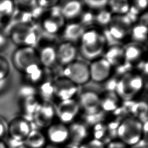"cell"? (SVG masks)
<instances>
[{"label":"cell","instance_id":"cell-35","mask_svg":"<svg viewBox=\"0 0 148 148\" xmlns=\"http://www.w3.org/2000/svg\"><path fill=\"white\" fill-rule=\"evenodd\" d=\"M94 131L95 139L99 140V139L102 138L105 135L106 132V127L102 124H97L95 126Z\"/></svg>","mask_w":148,"mask_h":148},{"label":"cell","instance_id":"cell-1","mask_svg":"<svg viewBox=\"0 0 148 148\" xmlns=\"http://www.w3.org/2000/svg\"><path fill=\"white\" fill-rule=\"evenodd\" d=\"M80 39V53L86 59L94 61L102 53L105 39L97 31L90 29L84 31Z\"/></svg>","mask_w":148,"mask_h":148},{"label":"cell","instance_id":"cell-19","mask_svg":"<svg viewBox=\"0 0 148 148\" xmlns=\"http://www.w3.org/2000/svg\"><path fill=\"white\" fill-rule=\"evenodd\" d=\"M84 32V27L81 24L71 23L68 24L63 31V37L66 40L73 44V42L80 39Z\"/></svg>","mask_w":148,"mask_h":148},{"label":"cell","instance_id":"cell-21","mask_svg":"<svg viewBox=\"0 0 148 148\" xmlns=\"http://www.w3.org/2000/svg\"><path fill=\"white\" fill-rule=\"evenodd\" d=\"M143 53L142 46L137 43L130 45L124 49V60L128 62H134L139 60Z\"/></svg>","mask_w":148,"mask_h":148},{"label":"cell","instance_id":"cell-43","mask_svg":"<svg viewBox=\"0 0 148 148\" xmlns=\"http://www.w3.org/2000/svg\"><path fill=\"white\" fill-rule=\"evenodd\" d=\"M0 148H8V146L5 143L1 140H0Z\"/></svg>","mask_w":148,"mask_h":148},{"label":"cell","instance_id":"cell-22","mask_svg":"<svg viewBox=\"0 0 148 148\" xmlns=\"http://www.w3.org/2000/svg\"><path fill=\"white\" fill-rule=\"evenodd\" d=\"M69 138L75 142H81L86 138L88 135V130L86 127L81 123L72 124L68 127Z\"/></svg>","mask_w":148,"mask_h":148},{"label":"cell","instance_id":"cell-28","mask_svg":"<svg viewBox=\"0 0 148 148\" xmlns=\"http://www.w3.org/2000/svg\"><path fill=\"white\" fill-rule=\"evenodd\" d=\"M112 10L120 15L127 13L130 10V5L125 1H113L109 2Z\"/></svg>","mask_w":148,"mask_h":148},{"label":"cell","instance_id":"cell-24","mask_svg":"<svg viewBox=\"0 0 148 148\" xmlns=\"http://www.w3.org/2000/svg\"><path fill=\"white\" fill-rule=\"evenodd\" d=\"M40 103L41 102H39L36 95L24 98L23 102V109L25 114L30 116L32 120L33 116L39 106Z\"/></svg>","mask_w":148,"mask_h":148},{"label":"cell","instance_id":"cell-44","mask_svg":"<svg viewBox=\"0 0 148 148\" xmlns=\"http://www.w3.org/2000/svg\"><path fill=\"white\" fill-rule=\"evenodd\" d=\"M144 71L145 73H148V61L144 65Z\"/></svg>","mask_w":148,"mask_h":148},{"label":"cell","instance_id":"cell-9","mask_svg":"<svg viewBox=\"0 0 148 148\" xmlns=\"http://www.w3.org/2000/svg\"><path fill=\"white\" fill-rule=\"evenodd\" d=\"M79 103L72 99L62 101L56 108V115L61 123L67 124L71 122L79 110Z\"/></svg>","mask_w":148,"mask_h":148},{"label":"cell","instance_id":"cell-32","mask_svg":"<svg viewBox=\"0 0 148 148\" xmlns=\"http://www.w3.org/2000/svg\"><path fill=\"white\" fill-rule=\"evenodd\" d=\"M86 5L92 9L101 10L103 9L109 2L107 1H86Z\"/></svg>","mask_w":148,"mask_h":148},{"label":"cell","instance_id":"cell-3","mask_svg":"<svg viewBox=\"0 0 148 148\" xmlns=\"http://www.w3.org/2000/svg\"><path fill=\"white\" fill-rule=\"evenodd\" d=\"M9 35L18 47H33L38 40V33L30 24H16L12 28Z\"/></svg>","mask_w":148,"mask_h":148},{"label":"cell","instance_id":"cell-29","mask_svg":"<svg viewBox=\"0 0 148 148\" xmlns=\"http://www.w3.org/2000/svg\"><path fill=\"white\" fill-rule=\"evenodd\" d=\"M14 2L12 1H0V18L12 15L15 9Z\"/></svg>","mask_w":148,"mask_h":148},{"label":"cell","instance_id":"cell-34","mask_svg":"<svg viewBox=\"0 0 148 148\" xmlns=\"http://www.w3.org/2000/svg\"><path fill=\"white\" fill-rule=\"evenodd\" d=\"M58 2V1H36V6L41 9L52 8Z\"/></svg>","mask_w":148,"mask_h":148},{"label":"cell","instance_id":"cell-45","mask_svg":"<svg viewBox=\"0 0 148 148\" xmlns=\"http://www.w3.org/2000/svg\"><path fill=\"white\" fill-rule=\"evenodd\" d=\"M16 148H28V147H27L25 145H24L23 143L22 145H20L18 146H17Z\"/></svg>","mask_w":148,"mask_h":148},{"label":"cell","instance_id":"cell-33","mask_svg":"<svg viewBox=\"0 0 148 148\" xmlns=\"http://www.w3.org/2000/svg\"><path fill=\"white\" fill-rule=\"evenodd\" d=\"M79 148H106L100 140L94 139L81 145Z\"/></svg>","mask_w":148,"mask_h":148},{"label":"cell","instance_id":"cell-23","mask_svg":"<svg viewBox=\"0 0 148 148\" xmlns=\"http://www.w3.org/2000/svg\"><path fill=\"white\" fill-rule=\"evenodd\" d=\"M105 58L111 65H118L121 60L124 59V49L119 46H114L106 52Z\"/></svg>","mask_w":148,"mask_h":148},{"label":"cell","instance_id":"cell-38","mask_svg":"<svg viewBox=\"0 0 148 148\" xmlns=\"http://www.w3.org/2000/svg\"><path fill=\"white\" fill-rule=\"evenodd\" d=\"M94 19V17L93 15L90 13H86L82 14V25L83 24H87L92 22Z\"/></svg>","mask_w":148,"mask_h":148},{"label":"cell","instance_id":"cell-39","mask_svg":"<svg viewBox=\"0 0 148 148\" xmlns=\"http://www.w3.org/2000/svg\"><path fill=\"white\" fill-rule=\"evenodd\" d=\"M7 132V125L5 121L0 118V140L5 135Z\"/></svg>","mask_w":148,"mask_h":148},{"label":"cell","instance_id":"cell-13","mask_svg":"<svg viewBox=\"0 0 148 148\" xmlns=\"http://www.w3.org/2000/svg\"><path fill=\"white\" fill-rule=\"evenodd\" d=\"M47 137L52 144H62L69 138L68 127L62 123H52L47 128Z\"/></svg>","mask_w":148,"mask_h":148},{"label":"cell","instance_id":"cell-30","mask_svg":"<svg viewBox=\"0 0 148 148\" xmlns=\"http://www.w3.org/2000/svg\"><path fill=\"white\" fill-rule=\"evenodd\" d=\"M10 72V65L7 58L0 55V80L8 79Z\"/></svg>","mask_w":148,"mask_h":148},{"label":"cell","instance_id":"cell-31","mask_svg":"<svg viewBox=\"0 0 148 148\" xmlns=\"http://www.w3.org/2000/svg\"><path fill=\"white\" fill-rule=\"evenodd\" d=\"M112 18V16L110 12L103 10L97 14V15L94 17V19H95L98 23L101 25H106L110 23Z\"/></svg>","mask_w":148,"mask_h":148},{"label":"cell","instance_id":"cell-14","mask_svg":"<svg viewBox=\"0 0 148 148\" xmlns=\"http://www.w3.org/2000/svg\"><path fill=\"white\" fill-rule=\"evenodd\" d=\"M100 98L92 91L82 92L79 98V106H81L87 114L97 113L100 106Z\"/></svg>","mask_w":148,"mask_h":148},{"label":"cell","instance_id":"cell-8","mask_svg":"<svg viewBox=\"0 0 148 148\" xmlns=\"http://www.w3.org/2000/svg\"><path fill=\"white\" fill-rule=\"evenodd\" d=\"M56 116V108L50 102H41L33 116L32 120L39 128H47L52 123Z\"/></svg>","mask_w":148,"mask_h":148},{"label":"cell","instance_id":"cell-12","mask_svg":"<svg viewBox=\"0 0 148 148\" xmlns=\"http://www.w3.org/2000/svg\"><path fill=\"white\" fill-rule=\"evenodd\" d=\"M90 79L95 82H102L110 75L112 65L105 58L94 60L89 65Z\"/></svg>","mask_w":148,"mask_h":148},{"label":"cell","instance_id":"cell-4","mask_svg":"<svg viewBox=\"0 0 148 148\" xmlns=\"http://www.w3.org/2000/svg\"><path fill=\"white\" fill-rule=\"evenodd\" d=\"M12 62L14 68L23 73L29 66L40 64L38 52L33 47H17L12 54Z\"/></svg>","mask_w":148,"mask_h":148},{"label":"cell","instance_id":"cell-25","mask_svg":"<svg viewBox=\"0 0 148 148\" xmlns=\"http://www.w3.org/2000/svg\"><path fill=\"white\" fill-rule=\"evenodd\" d=\"M118 100L115 94L110 91L102 98L100 99V107L106 112L113 111L117 108Z\"/></svg>","mask_w":148,"mask_h":148},{"label":"cell","instance_id":"cell-36","mask_svg":"<svg viewBox=\"0 0 148 148\" xmlns=\"http://www.w3.org/2000/svg\"><path fill=\"white\" fill-rule=\"evenodd\" d=\"M134 8L139 10H142L143 9H145L148 6V1H136L134 2Z\"/></svg>","mask_w":148,"mask_h":148},{"label":"cell","instance_id":"cell-17","mask_svg":"<svg viewBox=\"0 0 148 148\" xmlns=\"http://www.w3.org/2000/svg\"><path fill=\"white\" fill-rule=\"evenodd\" d=\"M38 58L41 66L49 68L57 61L56 48L52 45H46L38 53Z\"/></svg>","mask_w":148,"mask_h":148},{"label":"cell","instance_id":"cell-46","mask_svg":"<svg viewBox=\"0 0 148 148\" xmlns=\"http://www.w3.org/2000/svg\"><path fill=\"white\" fill-rule=\"evenodd\" d=\"M147 89H148V82H147Z\"/></svg>","mask_w":148,"mask_h":148},{"label":"cell","instance_id":"cell-7","mask_svg":"<svg viewBox=\"0 0 148 148\" xmlns=\"http://www.w3.org/2000/svg\"><path fill=\"white\" fill-rule=\"evenodd\" d=\"M31 130L30 122L21 116L13 118L7 125L10 139L17 142H23Z\"/></svg>","mask_w":148,"mask_h":148},{"label":"cell","instance_id":"cell-11","mask_svg":"<svg viewBox=\"0 0 148 148\" xmlns=\"http://www.w3.org/2000/svg\"><path fill=\"white\" fill-rule=\"evenodd\" d=\"M53 85L54 96L61 101L72 99L77 92V86L65 77L57 79Z\"/></svg>","mask_w":148,"mask_h":148},{"label":"cell","instance_id":"cell-37","mask_svg":"<svg viewBox=\"0 0 148 148\" xmlns=\"http://www.w3.org/2000/svg\"><path fill=\"white\" fill-rule=\"evenodd\" d=\"M128 146L120 140H116L109 143L106 148H128Z\"/></svg>","mask_w":148,"mask_h":148},{"label":"cell","instance_id":"cell-20","mask_svg":"<svg viewBox=\"0 0 148 148\" xmlns=\"http://www.w3.org/2000/svg\"><path fill=\"white\" fill-rule=\"evenodd\" d=\"M46 136L38 130H32L23 142L28 148H44L46 146Z\"/></svg>","mask_w":148,"mask_h":148},{"label":"cell","instance_id":"cell-16","mask_svg":"<svg viewBox=\"0 0 148 148\" xmlns=\"http://www.w3.org/2000/svg\"><path fill=\"white\" fill-rule=\"evenodd\" d=\"M63 20L64 17L61 13L60 9L59 12L53 10L50 16L42 20L41 26L46 32L54 34L58 32L61 27L63 25Z\"/></svg>","mask_w":148,"mask_h":148},{"label":"cell","instance_id":"cell-5","mask_svg":"<svg viewBox=\"0 0 148 148\" xmlns=\"http://www.w3.org/2000/svg\"><path fill=\"white\" fill-rule=\"evenodd\" d=\"M64 75L77 86L85 84L90 79L89 65L84 61L74 60L64 66Z\"/></svg>","mask_w":148,"mask_h":148},{"label":"cell","instance_id":"cell-47","mask_svg":"<svg viewBox=\"0 0 148 148\" xmlns=\"http://www.w3.org/2000/svg\"><path fill=\"white\" fill-rule=\"evenodd\" d=\"M142 148H148V147H142Z\"/></svg>","mask_w":148,"mask_h":148},{"label":"cell","instance_id":"cell-18","mask_svg":"<svg viewBox=\"0 0 148 148\" xmlns=\"http://www.w3.org/2000/svg\"><path fill=\"white\" fill-rule=\"evenodd\" d=\"M64 18L73 19L77 17L82 11V4L78 1H69L60 8Z\"/></svg>","mask_w":148,"mask_h":148},{"label":"cell","instance_id":"cell-41","mask_svg":"<svg viewBox=\"0 0 148 148\" xmlns=\"http://www.w3.org/2000/svg\"><path fill=\"white\" fill-rule=\"evenodd\" d=\"M148 140V120L142 124V137Z\"/></svg>","mask_w":148,"mask_h":148},{"label":"cell","instance_id":"cell-6","mask_svg":"<svg viewBox=\"0 0 148 148\" xmlns=\"http://www.w3.org/2000/svg\"><path fill=\"white\" fill-rule=\"evenodd\" d=\"M142 77L137 74H127L117 83L116 89L123 97H130L138 92L143 87Z\"/></svg>","mask_w":148,"mask_h":148},{"label":"cell","instance_id":"cell-27","mask_svg":"<svg viewBox=\"0 0 148 148\" xmlns=\"http://www.w3.org/2000/svg\"><path fill=\"white\" fill-rule=\"evenodd\" d=\"M131 32L132 39L137 43L143 42L148 38V27L141 24L134 27Z\"/></svg>","mask_w":148,"mask_h":148},{"label":"cell","instance_id":"cell-26","mask_svg":"<svg viewBox=\"0 0 148 148\" xmlns=\"http://www.w3.org/2000/svg\"><path fill=\"white\" fill-rule=\"evenodd\" d=\"M40 98L43 102H50V100L54 96L53 83L50 81H45L40 84L38 90Z\"/></svg>","mask_w":148,"mask_h":148},{"label":"cell","instance_id":"cell-10","mask_svg":"<svg viewBox=\"0 0 148 148\" xmlns=\"http://www.w3.org/2000/svg\"><path fill=\"white\" fill-rule=\"evenodd\" d=\"M109 24V32L115 39L121 40L131 31L130 19L128 17L117 15L112 17Z\"/></svg>","mask_w":148,"mask_h":148},{"label":"cell","instance_id":"cell-42","mask_svg":"<svg viewBox=\"0 0 148 148\" xmlns=\"http://www.w3.org/2000/svg\"><path fill=\"white\" fill-rule=\"evenodd\" d=\"M44 148H59V147L58 146V145L50 143V144H49V145H46V146L44 147Z\"/></svg>","mask_w":148,"mask_h":148},{"label":"cell","instance_id":"cell-15","mask_svg":"<svg viewBox=\"0 0 148 148\" xmlns=\"http://www.w3.org/2000/svg\"><path fill=\"white\" fill-rule=\"evenodd\" d=\"M56 52L57 61L65 66L75 60L77 50L73 43L64 42L56 48Z\"/></svg>","mask_w":148,"mask_h":148},{"label":"cell","instance_id":"cell-40","mask_svg":"<svg viewBox=\"0 0 148 148\" xmlns=\"http://www.w3.org/2000/svg\"><path fill=\"white\" fill-rule=\"evenodd\" d=\"M8 45V39L5 34L0 31V51L4 49Z\"/></svg>","mask_w":148,"mask_h":148},{"label":"cell","instance_id":"cell-2","mask_svg":"<svg viewBox=\"0 0 148 148\" xmlns=\"http://www.w3.org/2000/svg\"><path fill=\"white\" fill-rule=\"evenodd\" d=\"M117 134L120 140L127 146L135 145L142 137V124L133 118L125 119L119 125Z\"/></svg>","mask_w":148,"mask_h":148}]
</instances>
